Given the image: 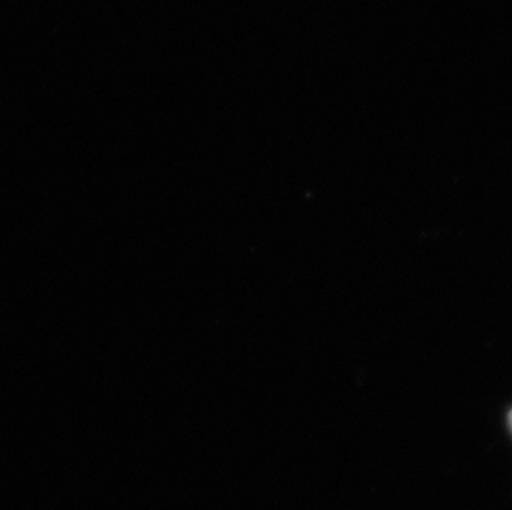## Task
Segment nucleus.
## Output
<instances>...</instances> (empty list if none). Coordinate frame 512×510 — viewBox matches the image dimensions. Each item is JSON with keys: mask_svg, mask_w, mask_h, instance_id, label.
I'll return each instance as SVG.
<instances>
[{"mask_svg": "<svg viewBox=\"0 0 512 510\" xmlns=\"http://www.w3.org/2000/svg\"><path fill=\"white\" fill-rule=\"evenodd\" d=\"M511 424H512V414H511Z\"/></svg>", "mask_w": 512, "mask_h": 510, "instance_id": "f257e3e1", "label": "nucleus"}]
</instances>
